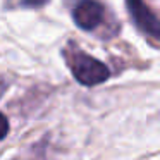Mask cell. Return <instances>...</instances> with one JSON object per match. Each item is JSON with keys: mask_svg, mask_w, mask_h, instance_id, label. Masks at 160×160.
I'll use <instances>...</instances> for the list:
<instances>
[{"mask_svg": "<svg viewBox=\"0 0 160 160\" xmlns=\"http://www.w3.org/2000/svg\"><path fill=\"white\" fill-rule=\"evenodd\" d=\"M66 59L69 62L71 71H72V76L78 79V83L84 84V86L100 84L103 81H107L108 76H110V71L103 62L81 52V50L74 48V47L66 55Z\"/></svg>", "mask_w": 160, "mask_h": 160, "instance_id": "obj_1", "label": "cell"}, {"mask_svg": "<svg viewBox=\"0 0 160 160\" xmlns=\"http://www.w3.org/2000/svg\"><path fill=\"white\" fill-rule=\"evenodd\" d=\"M128 9L131 12L134 22L146 33L160 42V18H157L152 12V9L143 0H126Z\"/></svg>", "mask_w": 160, "mask_h": 160, "instance_id": "obj_2", "label": "cell"}, {"mask_svg": "<svg viewBox=\"0 0 160 160\" xmlns=\"http://www.w3.org/2000/svg\"><path fill=\"white\" fill-rule=\"evenodd\" d=\"M72 16H74V22L81 29L91 31L103 19V7L98 4L97 0H81L79 4L74 7Z\"/></svg>", "mask_w": 160, "mask_h": 160, "instance_id": "obj_3", "label": "cell"}, {"mask_svg": "<svg viewBox=\"0 0 160 160\" xmlns=\"http://www.w3.org/2000/svg\"><path fill=\"white\" fill-rule=\"evenodd\" d=\"M9 131V121L4 114H0V139H4Z\"/></svg>", "mask_w": 160, "mask_h": 160, "instance_id": "obj_4", "label": "cell"}, {"mask_svg": "<svg viewBox=\"0 0 160 160\" xmlns=\"http://www.w3.org/2000/svg\"><path fill=\"white\" fill-rule=\"evenodd\" d=\"M48 0H22V4L28 5V7H40V5L47 4Z\"/></svg>", "mask_w": 160, "mask_h": 160, "instance_id": "obj_5", "label": "cell"}]
</instances>
